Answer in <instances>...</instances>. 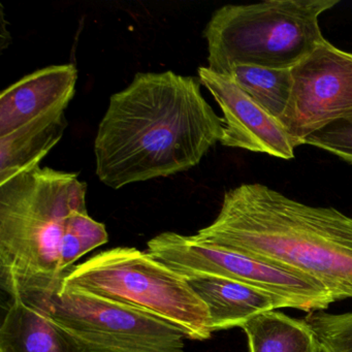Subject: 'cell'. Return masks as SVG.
Here are the masks:
<instances>
[{"label":"cell","mask_w":352,"mask_h":352,"mask_svg":"<svg viewBox=\"0 0 352 352\" xmlns=\"http://www.w3.org/2000/svg\"><path fill=\"white\" fill-rule=\"evenodd\" d=\"M199 240L305 276L338 300L352 298V217L300 203L259 183L224 193Z\"/></svg>","instance_id":"2"},{"label":"cell","mask_w":352,"mask_h":352,"mask_svg":"<svg viewBox=\"0 0 352 352\" xmlns=\"http://www.w3.org/2000/svg\"><path fill=\"white\" fill-rule=\"evenodd\" d=\"M339 0H267L218 9L206 26L208 69L234 65L292 69L324 42L319 18Z\"/></svg>","instance_id":"4"},{"label":"cell","mask_w":352,"mask_h":352,"mask_svg":"<svg viewBox=\"0 0 352 352\" xmlns=\"http://www.w3.org/2000/svg\"><path fill=\"white\" fill-rule=\"evenodd\" d=\"M292 75L280 122L298 147L315 131L352 117V53L325 40L292 67Z\"/></svg>","instance_id":"8"},{"label":"cell","mask_w":352,"mask_h":352,"mask_svg":"<svg viewBox=\"0 0 352 352\" xmlns=\"http://www.w3.org/2000/svg\"><path fill=\"white\" fill-rule=\"evenodd\" d=\"M199 78L137 74L111 96L94 143L96 175L111 188L195 168L223 137Z\"/></svg>","instance_id":"1"},{"label":"cell","mask_w":352,"mask_h":352,"mask_svg":"<svg viewBox=\"0 0 352 352\" xmlns=\"http://www.w3.org/2000/svg\"><path fill=\"white\" fill-rule=\"evenodd\" d=\"M226 76L280 121L292 96V69L239 65H234Z\"/></svg>","instance_id":"15"},{"label":"cell","mask_w":352,"mask_h":352,"mask_svg":"<svg viewBox=\"0 0 352 352\" xmlns=\"http://www.w3.org/2000/svg\"><path fill=\"white\" fill-rule=\"evenodd\" d=\"M85 352H185L184 333L135 307L61 288L47 312Z\"/></svg>","instance_id":"7"},{"label":"cell","mask_w":352,"mask_h":352,"mask_svg":"<svg viewBox=\"0 0 352 352\" xmlns=\"http://www.w3.org/2000/svg\"><path fill=\"white\" fill-rule=\"evenodd\" d=\"M241 329L246 335L249 352H319L316 336L305 318L267 311Z\"/></svg>","instance_id":"14"},{"label":"cell","mask_w":352,"mask_h":352,"mask_svg":"<svg viewBox=\"0 0 352 352\" xmlns=\"http://www.w3.org/2000/svg\"><path fill=\"white\" fill-rule=\"evenodd\" d=\"M67 127L65 113L58 112L41 117L0 137V184L40 166L60 141Z\"/></svg>","instance_id":"13"},{"label":"cell","mask_w":352,"mask_h":352,"mask_svg":"<svg viewBox=\"0 0 352 352\" xmlns=\"http://www.w3.org/2000/svg\"><path fill=\"white\" fill-rule=\"evenodd\" d=\"M109 242L106 226L96 221L87 211L75 212L67 218L61 248V271L65 274L76 261Z\"/></svg>","instance_id":"16"},{"label":"cell","mask_w":352,"mask_h":352,"mask_svg":"<svg viewBox=\"0 0 352 352\" xmlns=\"http://www.w3.org/2000/svg\"><path fill=\"white\" fill-rule=\"evenodd\" d=\"M186 280L207 306L213 333L242 327L261 313L282 308L271 294L242 282L214 276Z\"/></svg>","instance_id":"11"},{"label":"cell","mask_w":352,"mask_h":352,"mask_svg":"<svg viewBox=\"0 0 352 352\" xmlns=\"http://www.w3.org/2000/svg\"><path fill=\"white\" fill-rule=\"evenodd\" d=\"M199 79L223 114L221 145L289 160L298 148L278 119L245 94L228 76L199 67Z\"/></svg>","instance_id":"9"},{"label":"cell","mask_w":352,"mask_h":352,"mask_svg":"<svg viewBox=\"0 0 352 352\" xmlns=\"http://www.w3.org/2000/svg\"><path fill=\"white\" fill-rule=\"evenodd\" d=\"M147 252L185 278L214 276L248 284L271 294L282 308L311 313L327 310L336 302L305 276L195 236L162 232L147 243Z\"/></svg>","instance_id":"6"},{"label":"cell","mask_w":352,"mask_h":352,"mask_svg":"<svg viewBox=\"0 0 352 352\" xmlns=\"http://www.w3.org/2000/svg\"><path fill=\"white\" fill-rule=\"evenodd\" d=\"M61 288L145 311L180 329L186 339L205 341L213 333L207 306L186 278L135 247L109 249L75 265Z\"/></svg>","instance_id":"5"},{"label":"cell","mask_w":352,"mask_h":352,"mask_svg":"<svg viewBox=\"0 0 352 352\" xmlns=\"http://www.w3.org/2000/svg\"><path fill=\"white\" fill-rule=\"evenodd\" d=\"M78 71L74 65L38 69L0 96V137L54 113L65 112L76 92Z\"/></svg>","instance_id":"10"},{"label":"cell","mask_w":352,"mask_h":352,"mask_svg":"<svg viewBox=\"0 0 352 352\" xmlns=\"http://www.w3.org/2000/svg\"><path fill=\"white\" fill-rule=\"evenodd\" d=\"M302 145H310L352 164V117L331 123L308 135Z\"/></svg>","instance_id":"18"},{"label":"cell","mask_w":352,"mask_h":352,"mask_svg":"<svg viewBox=\"0 0 352 352\" xmlns=\"http://www.w3.org/2000/svg\"><path fill=\"white\" fill-rule=\"evenodd\" d=\"M0 352H85L48 313L12 300L1 327Z\"/></svg>","instance_id":"12"},{"label":"cell","mask_w":352,"mask_h":352,"mask_svg":"<svg viewBox=\"0 0 352 352\" xmlns=\"http://www.w3.org/2000/svg\"><path fill=\"white\" fill-rule=\"evenodd\" d=\"M87 185L75 173L38 166L0 184V287L47 312L65 274L67 218L86 209Z\"/></svg>","instance_id":"3"},{"label":"cell","mask_w":352,"mask_h":352,"mask_svg":"<svg viewBox=\"0 0 352 352\" xmlns=\"http://www.w3.org/2000/svg\"><path fill=\"white\" fill-rule=\"evenodd\" d=\"M305 320L316 336L319 352H352V312L316 311L308 313Z\"/></svg>","instance_id":"17"}]
</instances>
